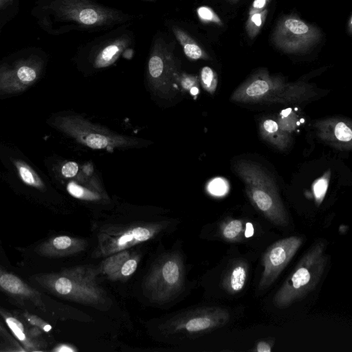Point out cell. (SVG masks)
Returning <instances> with one entry per match:
<instances>
[{"instance_id": "cell-1", "label": "cell", "mask_w": 352, "mask_h": 352, "mask_svg": "<svg viewBox=\"0 0 352 352\" xmlns=\"http://www.w3.org/2000/svg\"><path fill=\"white\" fill-rule=\"evenodd\" d=\"M98 269L78 265L56 273L34 276L36 282L52 294L75 302L94 307L109 303L106 292L97 282Z\"/></svg>"}, {"instance_id": "cell-2", "label": "cell", "mask_w": 352, "mask_h": 352, "mask_svg": "<svg viewBox=\"0 0 352 352\" xmlns=\"http://www.w3.org/2000/svg\"><path fill=\"white\" fill-rule=\"evenodd\" d=\"M49 8L69 30L104 31L129 24L135 16L106 6L98 0H52Z\"/></svg>"}, {"instance_id": "cell-3", "label": "cell", "mask_w": 352, "mask_h": 352, "mask_svg": "<svg viewBox=\"0 0 352 352\" xmlns=\"http://www.w3.org/2000/svg\"><path fill=\"white\" fill-rule=\"evenodd\" d=\"M325 250V243L318 241L301 258L274 295L273 302L276 307H287L316 287L327 265Z\"/></svg>"}, {"instance_id": "cell-4", "label": "cell", "mask_w": 352, "mask_h": 352, "mask_svg": "<svg viewBox=\"0 0 352 352\" xmlns=\"http://www.w3.org/2000/svg\"><path fill=\"white\" fill-rule=\"evenodd\" d=\"M235 170L245 183L247 195L254 207L275 225L286 226L288 216L272 179L257 165L237 162Z\"/></svg>"}, {"instance_id": "cell-5", "label": "cell", "mask_w": 352, "mask_h": 352, "mask_svg": "<svg viewBox=\"0 0 352 352\" xmlns=\"http://www.w3.org/2000/svg\"><path fill=\"white\" fill-rule=\"evenodd\" d=\"M185 281L184 259L179 252L162 255L153 263L143 282L146 296L162 304L173 300L182 291Z\"/></svg>"}, {"instance_id": "cell-6", "label": "cell", "mask_w": 352, "mask_h": 352, "mask_svg": "<svg viewBox=\"0 0 352 352\" xmlns=\"http://www.w3.org/2000/svg\"><path fill=\"white\" fill-rule=\"evenodd\" d=\"M168 223L138 222L109 224L98 230L96 257H106L157 236Z\"/></svg>"}, {"instance_id": "cell-7", "label": "cell", "mask_w": 352, "mask_h": 352, "mask_svg": "<svg viewBox=\"0 0 352 352\" xmlns=\"http://www.w3.org/2000/svg\"><path fill=\"white\" fill-rule=\"evenodd\" d=\"M229 319L226 309L199 307L175 315L166 322L162 330L168 335L192 336L223 327Z\"/></svg>"}, {"instance_id": "cell-8", "label": "cell", "mask_w": 352, "mask_h": 352, "mask_svg": "<svg viewBox=\"0 0 352 352\" xmlns=\"http://www.w3.org/2000/svg\"><path fill=\"white\" fill-rule=\"evenodd\" d=\"M320 36L317 28L291 14L278 21L272 41L283 51L294 53L307 50L319 41Z\"/></svg>"}, {"instance_id": "cell-9", "label": "cell", "mask_w": 352, "mask_h": 352, "mask_svg": "<svg viewBox=\"0 0 352 352\" xmlns=\"http://www.w3.org/2000/svg\"><path fill=\"white\" fill-rule=\"evenodd\" d=\"M122 25L89 42L85 47L95 67L112 64L124 50L134 44V34Z\"/></svg>"}, {"instance_id": "cell-10", "label": "cell", "mask_w": 352, "mask_h": 352, "mask_svg": "<svg viewBox=\"0 0 352 352\" xmlns=\"http://www.w3.org/2000/svg\"><path fill=\"white\" fill-rule=\"evenodd\" d=\"M302 244L301 237L292 236L276 241L267 248L263 256L260 289H266L274 282Z\"/></svg>"}, {"instance_id": "cell-11", "label": "cell", "mask_w": 352, "mask_h": 352, "mask_svg": "<svg viewBox=\"0 0 352 352\" xmlns=\"http://www.w3.org/2000/svg\"><path fill=\"white\" fill-rule=\"evenodd\" d=\"M42 68V62L33 57L0 67V92L10 94L25 90L38 79Z\"/></svg>"}, {"instance_id": "cell-12", "label": "cell", "mask_w": 352, "mask_h": 352, "mask_svg": "<svg viewBox=\"0 0 352 352\" xmlns=\"http://www.w3.org/2000/svg\"><path fill=\"white\" fill-rule=\"evenodd\" d=\"M0 291L21 302H30L39 310L46 312L41 294L18 276L0 266Z\"/></svg>"}, {"instance_id": "cell-13", "label": "cell", "mask_w": 352, "mask_h": 352, "mask_svg": "<svg viewBox=\"0 0 352 352\" xmlns=\"http://www.w3.org/2000/svg\"><path fill=\"white\" fill-rule=\"evenodd\" d=\"M86 240L68 235L51 237L36 247L34 251L45 257H63L78 254L85 250Z\"/></svg>"}, {"instance_id": "cell-14", "label": "cell", "mask_w": 352, "mask_h": 352, "mask_svg": "<svg viewBox=\"0 0 352 352\" xmlns=\"http://www.w3.org/2000/svg\"><path fill=\"white\" fill-rule=\"evenodd\" d=\"M0 316L25 351H41L46 346L45 342L32 336L26 322L16 315L11 314L0 306Z\"/></svg>"}, {"instance_id": "cell-15", "label": "cell", "mask_w": 352, "mask_h": 352, "mask_svg": "<svg viewBox=\"0 0 352 352\" xmlns=\"http://www.w3.org/2000/svg\"><path fill=\"white\" fill-rule=\"evenodd\" d=\"M279 85V80L272 78L266 72L255 75L243 89L234 95L237 100H255L265 96L273 88Z\"/></svg>"}, {"instance_id": "cell-16", "label": "cell", "mask_w": 352, "mask_h": 352, "mask_svg": "<svg viewBox=\"0 0 352 352\" xmlns=\"http://www.w3.org/2000/svg\"><path fill=\"white\" fill-rule=\"evenodd\" d=\"M168 27L188 58L192 60L208 58V55L200 44L180 23L168 22Z\"/></svg>"}, {"instance_id": "cell-17", "label": "cell", "mask_w": 352, "mask_h": 352, "mask_svg": "<svg viewBox=\"0 0 352 352\" xmlns=\"http://www.w3.org/2000/svg\"><path fill=\"white\" fill-rule=\"evenodd\" d=\"M248 276V265L236 260L229 265L222 279L223 289L230 294L240 292L245 287Z\"/></svg>"}, {"instance_id": "cell-18", "label": "cell", "mask_w": 352, "mask_h": 352, "mask_svg": "<svg viewBox=\"0 0 352 352\" xmlns=\"http://www.w3.org/2000/svg\"><path fill=\"white\" fill-rule=\"evenodd\" d=\"M131 255L129 249L106 256L98 268L109 280H116V278L124 261Z\"/></svg>"}, {"instance_id": "cell-19", "label": "cell", "mask_w": 352, "mask_h": 352, "mask_svg": "<svg viewBox=\"0 0 352 352\" xmlns=\"http://www.w3.org/2000/svg\"><path fill=\"white\" fill-rule=\"evenodd\" d=\"M245 224L241 219H230L223 223L220 228L222 237L230 242H237L243 239Z\"/></svg>"}, {"instance_id": "cell-20", "label": "cell", "mask_w": 352, "mask_h": 352, "mask_svg": "<svg viewBox=\"0 0 352 352\" xmlns=\"http://www.w3.org/2000/svg\"><path fill=\"white\" fill-rule=\"evenodd\" d=\"M14 164L18 170L19 177L25 184L40 190L45 188L43 182L30 166L22 160H18L14 161Z\"/></svg>"}, {"instance_id": "cell-21", "label": "cell", "mask_w": 352, "mask_h": 352, "mask_svg": "<svg viewBox=\"0 0 352 352\" xmlns=\"http://www.w3.org/2000/svg\"><path fill=\"white\" fill-rule=\"evenodd\" d=\"M267 10L265 8L261 12L249 15L245 24V30L248 35L254 38L263 26L267 15Z\"/></svg>"}, {"instance_id": "cell-22", "label": "cell", "mask_w": 352, "mask_h": 352, "mask_svg": "<svg viewBox=\"0 0 352 352\" xmlns=\"http://www.w3.org/2000/svg\"><path fill=\"white\" fill-rule=\"evenodd\" d=\"M261 133L265 138L271 141L278 146H281V142H283V136L279 133V128L277 122L271 119L263 121L261 124Z\"/></svg>"}, {"instance_id": "cell-23", "label": "cell", "mask_w": 352, "mask_h": 352, "mask_svg": "<svg viewBox=\"0 0 352 352\" xmlns=\"http://www.w3.org/2000/svg\"><path fill=\"white\" fill-rule=\"evenodd\" d=\"M139 261V254H131V255L123 263L120 270L116 276V280H123L131 276L135 272Z\"/></svg>"}, {"instance_id": "cell-24", "label": "cell", "mask_w": 352, "mask_h": 352, "mask_svg": "<svg viewBox=\"0 0 352 352\" xmlns=\"http://www.w3.org/2000/svg\"><path fill=\"white\" fill-rule=\"evenodd\" d=\"M21 316L27 324L37 327L43 332L48 333L52 330V326L36 315L23 311Z\"/></svg>"}, {"instance_id": "cell-25", "label": "cell", "mask_w": 352, "mask_h": 352, "mask_svg": "<svg viewBox=\"0 0 352 352\" xmlns=\"http://www.w3.org/2000/svg\"><path fill=\"white\" fill-rule=\"evenodd\" d=\"M201 78L204 87L208 91L213 92L215 90L217 80L215 72L209 67H204L201 72Z\"/></svg>"}, {"instance_id": "cell-26", "label": "cell", "mask_w": 352, "mask_h": 352, "mask_svg": "<svg viewBox=\"0 0 352 352\" xmlns=\"http://www.w3.org/2000/svg\"><path fill=\"white\" fill-rule=\"evenodd\" d=\"M197 12L201 21L204 23H213L219 25H223L221 19L210 8L201 6L197 9Z\"/></svg>"}, {"instance_id": "cell-27", "label": "cell", "mask_w": 352, "mask_h": 352, "mask_svg": "<svg viewBox=\"0 0 352 352\" xmlns=\"http://www.w3.org/2000/svg\"><path fill=\"white\" fill-rule=\"evenodd\" d=\"M334 136L337 140L348 142L351 140L352 131L351 128L343 122H338L334 126Z\"/></svg>"}, {"instance_id": "cell-28", "label": "cell", "mask_w": 352, "mask_h": 352, "mask_svg": "<svg viewBox=\"0 0 352 352\" xmlns=\"http://www.w3.org/2000/svg\"><path fill=\"white\" fill-rule=\"evenodd\" d=\"M68 192L74 197L83 199H94L97 197L82 186L71 182L67 186Z\"/></svg>"}, {"instance_id": "cell-29", "label": "cell", "mask_w": 352, "mask_h": 352, "mask_svg": "<svg viewBox=\"0 0 352 352\" xmlns=\"http://www.w3.org/2000/svg\"><path fill=\"white\" fill-rule=\"evenodd\" d=\"M85 143L91 148L99 149L106 147L109 144V140L100 134H89L85 138Z\"/></svg>"}, {"instance_id": "cell-30", "label": "cell", "mask_w": 352, "mask_h": 352, "mask_svg": "<svg viewBox=\"0 0 352 352\" xmlns=\"http://www.w3.org/2000/svg\"><path fill=\"white\" fill-rule=\"evenodd\" d=\"M228 188L226 182L221 178L213 179L208 185L209 191L214 195H224Z\"/></svg>"}, {"instance_id": "cell-31", "label": "cell", "mask_w": 352, "mask_h": 352, "mask_svg": "<svg viewBox=\"0 0 352 352\" xmlns=\"http://www.w3.org/2000/svg\"><path fill=\"white\" fill-rule=\"evenodd\" d=\"M328 187V180L327 178L322 177L318 179L314 186V192L316 199V201L318 203H320L322 200L327 189Z\"/></svg>"}, {"instance_id": "cell-32", "label": "cell", "mask_w": 352, "mask_h": 352, "mask_svg": "<svg viewBox=\"0 0 352 352\" xmlns=\"http://www.w3.org/2000/svg\"><path fill=\"white\" fill-rule=\"evenodd\" d=\"M0 337H1L11 346L16 348L19 351H24L20 343L7 330L3 324L0 321Z\"/></svg>"}, {"instance_id": "cell-33", "label": "cell", "mask_w": 352, "mask_h": 352, "mask_svg": "<svg viewBox=\"0 0 352 352\" xmlns=\"http://www.w3.org/2000/svg\"><path fill=\"white\" fill-rule=\"evenodd\" d=\"M78 170V166L74 162H68L65 163L62 168L61 173L65 177H74Z\"/></svg>"}, {"instance_id": "cell-34", "label": "cell", "mask_w": 352, "mask_h": 352, "mask_svg": "<svg viewBox=\"0 0 352 352\" xmlns=\"http://www.w3.org/2000/svg\"><path fill=\"white\" fill-rule=\"evenodd\" d=\"M269 1L270 0H254L249 10L248 14L250 15L264 10Z\"/></svg>"}, {"instance_id": "cell-35", "label": "cell", "mask_w": 352, "mask_h": 352, "mask_svg": "<svg viewBox=\"0 0 352 352\" xmlns=\"http://www.w3.org/2000/svg\"><path fill=\"white\" fill-rule=\"evenodd\" d=\"M272 349V346L270 343L261 341L256 345V351L258 352H270Z\"/></svg>"}, {"instance_id": "cell-36", "label": "cell", "mask_w": 352, "mask_h": 352, "mask_svg": "<svg viewBox=\"0 0 352 352\" xmlns=\"http://www.w3.org/2000/svg\"><path fill=\"white\" fill-rule=\"evenodd\" d=\"M254 234V228L251 223L248 222L245 223L244 236L249 238Z\"/></svg>"}, {"instance_id": "cell-37", "label": "cell", "mask_w": 352, "mask_h": 352, "mask_svg": "<svg viewBox=\"0 0 352 352\" xmlns=\"http://www.w3.org/2000/svg\"><path fill=\"white\" fill-rule=\"evenodd\" d=\"M53 351H73L74 349L67 345H60V346H57L56 348L54 349Z\"/></svg>"}, {"instance_id": "cell-38", "label": "cell", "mask_w": 352, "mask_h": 352, "mask_svg": "<svg viewBox=\"0 0 352 352\" xmlns=\"http://www.w3.org/2000/svg\"><path fill=\"white\" fill-rule=\"evenodd\" d=\"M13 0H0V8H4L10 3H12Z\"/></svg>"}, {"instance_id": "cell-39", "label": "cell", "mask_w": 352, "mask_h": 352, "mask_svg": "<svg viewBox=\"0 0 352 352\" xmlns=\"http://www.w3.org/2000/svg\"><path fill=\"white\" fill-rule=\"evenodd\" d=\"M348 29H349V33H351V17H350L349 21Z\"/></svg>"}, {"instance_id": "cell-40", "label": "cell", "mask_w": 352, "mask_h": 352, "mask_svg": "<svg viewBox=\"0 0 352 352\" xmlns=\"http://www.w3.org/2000/svg\"><path fill=\"white\" fill-rule=\"evenodd\" d=\"M198 89L196 88V87H193L192 89H191V93L192 94H196L198 91Z\"/></svg>"}, {"instance_id": "cell-41", "label": "cell", "mask_w": 352, "mask_h": 352, "mask_svg": "<svg viewBox=\"0 0 352 352\" xmlns=\"http://www.w3.org/2000/svg\"><path fill=\"white\" fill-rule=\"evenodd\" d=\"M143 1H155V0H143Z\"/></svg>"}, {"instance_id": "cell-42", "label": "cell", "mask_w": 352, "mask_h": 352, "mask_svg": "<svg viewBox=\"0 0 352 352\" xmlns=\"http://www.w3.org/2000/svg\"><path fill=\"white\" fill-rule=\"evenodd\" d=\"M231 1H238V0H231Z\"/></svg>"}]
</instances>
